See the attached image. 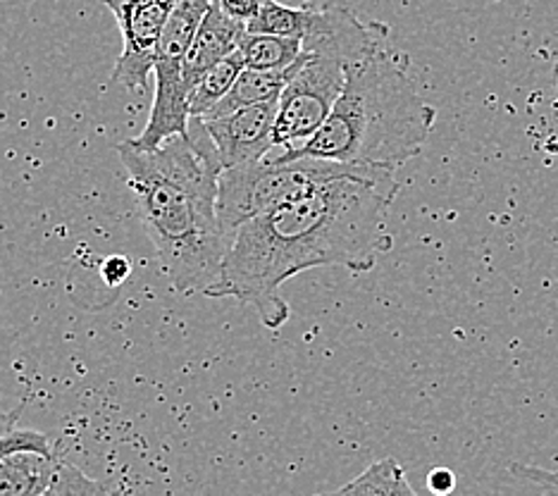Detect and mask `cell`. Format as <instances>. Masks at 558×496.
I'll return each mask as SVG.
<instances>
[{"mask_svg":"<svg viewBox=\"0 0 558 496\" xmlns=\"http://www.w3.org/2000/svg\"><path fill=\"white\" fill-rule=\"evenodd\" d=\"M399 194L391 170H363L277 203L241 225L208 299H234L256 309L260 323L289 320L282 287L313 267L371 273L395 244L387 215Z\"/></svg>","mask_w":558,"mask_h":496,"instance_id":"obj_1","label":"cell"},{"mask_svg":"<svg viewBox=\"0 0 558 496\" xmlns=\"http://www.w3.org/2000/svg\"><path fill=\"white\" fill-rule=\"evenodd\" d=\"M118 156L162 275L182 294L206 297L232 246L218 215L222 162L206 124L192 118L186 134L158 148H142L130 138L118 144Z\"/></svg>","mask_w":558,"mask_h":496,"instance_id":"obj_2","label":"cell"},{"mask_svg":"<svg viewBox=\"0 0 558 496\" xmlns=\"http://www.w3.org/2000/svg\"><path fill=\"white\" fill-rule=\"evenodd\" d=\"M437 108L423 98L409 58L385 44L351 68L327 122L308 144L279 158H318L397 172L415 158L435 130Z\"/></svg>","mask_w":558,"mask_h":496,"instance_id":"obj_3","label":"cell"},{"mask_svg":"<svg viewBox=\"0 0 558 496\" xmlns=\"http://www.w3.org/2000/svg\"><path fill=\"white\" fill-rule=\"evenodd\" d=\"M375 168L318 160V158H279L270 153L265 160L222 170L218 184V215L225 232L234 237L236 229L270 210L277 203L301 194L315 184Z\"/></svg>","mask_w":558,"mask_h":496,"instance_id":"obj_4","label":"cell"},{"mask_svg":"<svg viewBox=\"0 0 558 496\" xmlns=\"http://www.w3.org/2000/svg\"><path fill=\"white\" fill-rule=\"evenodd\" d=\"M210 5L213 0H182L168 20V27H165L160 36L154 65L156 98L154 106H150L144 132L134 138L136 146L158 148L168 138L186 134L192 114H189V104L182 92V70L189 48H192L196 32Z\"/></svg>","mask_w":558,"mask_h":496,"instance_id":"obj_5","label":"cell"},{"mask_svg":"<svg viewBox=\"0 0 558 496\" xmlns=\"http://www.w3.org/2000/svg\"><path fill=\"white\" fill-rule=\"evenodd\" d=\"M349 68L344 62L303 53L294 76L279 96L275 150L289 153L320 132V126L332 114L337 100L347 86Z\"/></svg>","mask_w":558,"mask_h":496,"instance_id":"obj_6","label":"cell"},{"mask_svg":"<svg viewBox=\"0 0 558 496\" xmlns=\"http://www.w3.org/2000/svg\"><path fill=\"white\" fill-rule=\"evenodd\" d=\"M116 17L122 34V53L112 80L126 92L146 94L154 74L160 36L182 0H100Z\"/></svg>","mask_w":558,"mask_h":496,"instance_id":"obj_7","label":"cell"},{"mask_svg":"<svg viewBox=\"0 0 558 496\" xmlns=\"http://www.w3.org/2000/svg\"><path fill=\"white\" fill-rule=\"evenodd\" d=\"M301 44L303 53L339 60L351 70L389 44V27L356 15L349 0H325L323 5H315Z\"/></svg>","mask_w":558,"mask_h":496,"instance_id":"obj_8","label":"cell"},{"mask_svg":"<svg viewBox=\"0 0 558 496\" xmlns=\"http://www.w3.org/2000/svg\"><path fill=\"white\" fill-rule=\"evenodd\" d=\"M279 98L265 100L258 106L241 108L232 114L215 120H203L222 162V170L239 165L265 160L275 150V124H277Z\"/></svg>","mask_w":558,"mask_h":496,"instance_id":"obj_9","label":"cell"},{"mask_svg":"<svg viewBox=\"0 0 558 496\" xmlns=\"http://www.w3.org/2000/svg\"><path fill=\"white\" fill-rule=\"evenodd\" d=\"M246 34V24H241L232 17H227L218 5H210V10L203 17L201 27L189 56L184 60L182 70V92L189 104L194 88L213 68H218L222 60L234 56L239 50L241 38Z\"/></svg>","mask_w":558,"mask_h":496,"instance_id":"obj_10","label":"cell"},{"mask_svg":"<svg viewBox=\"0 0 558 496\" xmlns=\"http://www.w3.org/2000/svg\"><path fill=\"white\" fill-rule=\"evenodd\" d=\"M60 468L56 453L15 451L0 456V496H44Z\"/></svg>","mask_w":558,"mask_h":496,"instance_id":"obj_11","label":"cell"},{"mask_svg":"<svg viewBox=\"0 0 558 496\" xmlns=\"http://www.w3.org/2000/svg\"><path fill=\"white\" fill-rule=\"evenodd\" d=\"M301 60V58H299ZM299 62L287 68V70H277V72H265V70H251L246 68L239 74V80L234 82L232 92L227 94L218 106H215L203 120H215V118H225V114H232L241 108L248 106H258L265 104V100L279 98L284 92V86L291 82L294 76Z\"/></svg>","mask_w":558,"mask_h":496,"instance_id":"obj_12","label":"cell"},{"mask_svg":"<svg viewBox=\"0 0 558 496\" xmlns=\"http://www.w3.org/2000/svg\"><path fill=\"white\" fill-rule=\"evenodd\" d=\"M313 496H417L397 458H379L339 489Z\"/></svg>","mask_w":558,"mask_h":496,"instance_id":"obj_13","label":"cell"},{"mask_svg":"<svg viewBox=\"0 0 558 496\" xmlns=\"http://www.w3.org/2000/svg\"><path fill=\"white\" fill-rule=\"evenodd\" d=\"M239 53L244 56L246 68L251 70L277 72L299 62V58L303 56V44L299 38L246 32L239 44Z\"/></svg>","mask_w":558,"mask_h":496,"instance_id":"obj_14","label":"cell"},{"mask_svg":"<svg viewBox=\"0 0 558 496\" xmlns=\"http://www.w3.org/2000/svg\"><path fill=\"white\" fill-rule=\"evenodd\" d=\"M315 3H306L299 8H291L279 3V0H265L258 15L246 24V32L251 34H270V36H287V38H299L308 32V24L313 17Z\"/></svg>","mask_w":558,"mask_h":496,"instance_id":"obj_15","label":"cell"},{"mask_svg":"<svg viewBox=\"0 0 558 496\" xmlns=\"http://www.w3.org/2000/svg\"><path fill=\"white\" fill-rule=\"evenodd\" d=\"M244 70H246V62H244V56H241L239 50L234 56L222 60L218 68H213L198 82L192 98H189V114H192V118H206V114L215 106H218L227 94L232 92L234 82L239 80V74Z\"/></svg>","mask_w":558,"mask_h":496,"instance_id":"obj_16","label":"cell"},{"mask_svg":"<svg viewBox=\"0 0 558 496\" xmlns=\"http://www.w3.org/2000/svg\"><path fill=\"white\" fill-rule=\"evenodd\" d=\"M44 496H120L108 482L88 477L77 465L60 461L53 485Z\"/></svg>","mask_w":558,"mask_h":496,"instance_id":"obj_17","label":"cell"},{"mask_svg":"<svg viewBox=\"0 0 558 496\" xmlns=\"http://www.w3.org/2000/svg\"><path fill=\"white\" fill-rule=\"evenodd\" d=\"M15 451H39V453H53L50 439L36 430H8L0 432V456L15 453Z\"/></svg>","mask_w":558,"mask_h":496,"instance_id":"obj_18","label":"cell"},{"mask_svg":"<svg viewBox=\"0 0 558 496\" xmlns=\"http://www.w3.org/2000/svg\"><path fill=\"white\" fill-rule=\"evenodd\" d=\"M511 473L527 480V482H535V485L542 489V496H558V470L525 465V463H511Z\"/></svg>","mask_w":558,"mask_h":496,"instance_id":"obj_19","label":"cell"},{"mask_svg":"<svg viewBox=\"0 0 558 496\" xmlns=\"http://www.w3.org/2000/svg\"><path fill=\"white\" fill-rule=\"evenodd\" d=\"M265 0H213V5H218L227 17H232L241 24H248L258 15Z\"/></svg>","mask_w":558,"mask_h":496,"instance_id":"obj_20","label":"cell"},{"mask_svg":"<svg viewBox=\"0 0 558 496\" xmlns=\"http://www.w3.org/2000/svg\"><path fill=\"white\" fill-rule=\"evenodd\" d=\"M132 275V261L124 256H108L100 263V277L108 287H120Z\"/></svg>","mask_w":558,"mask_h":496,"instance_id":"obj_21","label":"cell"},{"mask_svg":"<svg viewBox=\"0 0 558 496\" xmlns=\"http://www.w3.org/2000/svg\"><path fill=\"white\" fill-rule=\"evenodd\" d=\"M427 489L435 496H449L456 489V475L449 468H435L427 475Z\"/></svg>","mask_w":558,"mask_h":496,"instance_id":"obj_22","label":"cell"},{"mask_svg":"<svg viewBox=\"0 0 558 496\" xmlns=\"http://www.w3.org/2000/svg\"><path fill=\"white\" fill-rule=\"evenodd\" d=\"M554 92H556V100H554V106H556V110H558V65H556V80H554Z\"/></svg>","mask_w":558,"mask_h":496,"instance_id":"obj_23","label":"cell"}]
</instances>
